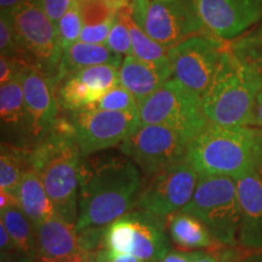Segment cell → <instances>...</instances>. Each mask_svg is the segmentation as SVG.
Masks as SVG:
<instances>
[{
    "label": "cell",
    "instance_id": "cell-24",
    "mask_svg": "<svg viewBox=\"0 0 262 262\" xmlns=\"http://www.w3.org/2000/svg\"><path fill=\"white\" fill-rule=\"evenodd\" d=\"M0 210H2L0 222L5 226L14 244L28 256L38 260L35 228L27 216L21 211L18 205H10Z\"/></svg>",
    "mask_w": 262,
    "mask_h": 262
},
{
    "label": "cell",
    "instance_id": "cell-1",
    "mask_svg": "<svg viewBox=\"0 0 262 262\" xmlns=\"http://www.w3.org/2000/svg\"><path fill=\"white\" fill-rule=\"evenodd\" d=\"M142 183L136 164L126 156L83 157L77 232L107 227L136 208Z\"/></svg>",
    "mask_w": 262,
    "mask_h": 262
},
{
    "label": "cell",
    "instance_id": "cell-38",
    "mask_svg": "<svg viewBox=\"0 0 262 262\" xmlns=\"http://www.w3.org/2000/svg\"><path fill=\"white\" fill-rule=\"evenodd\" d=\"M235 262H262V253L251 254L245 257H239Z\"/></svg>",
    "mask_w": 262,
    "mask_h": 262
},
{
    "label": "cell",
    "instance_id": "cell-29",
    "mask_svg": "<svg viewBox=\"0 0 262 262\" xmlns=\"http://www.w3.org/2000/svg\"><path fill=\"white\" fill-rule=\"evenodd\" d=\"M0 51L4 56L19 60V50L10 12H0Z\"/></svg>",
    "mask_w": 262,
    "mask_h": 262
},
{
    "label": "cell",
    "instance_id": "cell-32",
    "mask_svg": "<svg viewBox=\"0 0 262 262\" xmlns=\"http://www.w3.org/2000/svg\"><path fill=\"white\" fill-rule=\"evenodd\" d=\"M73 2L74 0H40L42 9L55 25H57L62 16L70 10Z\"/></svg>",
    "mask_w": 262,
    "mask_h": 262
},
{
    "label": "cell",
    "instance_id": "cell-19",
    "mask_svg": "<svg viewBox=\"0 0 262 262\" xmlns=\"http://www.w3.org/2000/svg\"><path fill=\"white\" fill-rule=\"evenodd\" d=\"M38 257L58 258L83 253L75 226L57 212L35 227Z\"/></svg>",
    "mask_w": 262,
    "mask_h": 262
},
{
    "label": "cell",
    "instance_id": "cell-30",
    "mask_svg": "<svg viewBox=\"0 0 262 262\" xmlns=\"http://www.w3.org/2000/svg\"><path fill=\"white\" fill-rule=\"evenodd\" d=\"M116 16L104 19L102 22H97V24L84 25L79 40L89 42V44H106Z\"/></svg>",
    "mask_w": 262,
    "mask_h": 262
},
{
    "label": "cell",
    "instance_id": "cell-7",
    "mask_svg": "<svg viewBox=\"0 0 262 262\" xmlns=\"http://www.w3.org/2000/svg\"><path fill=\"white\" fill-rule=\"evenodd\" d=\"M141 124H157L175 130L191 141L208 124L202 97L171 78L139 103Z\"/></svg>",
    "mask_w": 262,
    "mask_h": 262
},
{
    "label": "cell",
    "instance_id": "cell-18",
    "mask_svg": "<svg viewBox=\"0 0 262 262\" xmlns=\"http://www.w3.org/2000/svg\"><path fill=\"white\" fill-rule=\"evenodd\" d=\"M0 120L2 143L27 148V112L19 74L0 86Z\"/></svg>",
    "mask_w": 262,
    "mask_h": 262
},
{
    "label": "cell",
    "instance_id": "cell-11",
    "mask_svg": "<svg viewBox=\"0 0 262 262\" xmlns=\"http://www.w3.org/2000/svg\"><path fill=\"white\" fill-rule=\"evenodd\" d=\"M188 141L175 130L157 124H141L120 145V150L147 176H152L187 155Z\"/></svg>",
    "mask_w": 262,
    "mask_h": 262
},
{
    "label": "cell",
    "instance_id": "cell-28",
    "mask_svg": "<svg viewBox=\"0 0 262 262\" xmlns=\"http://www.w3.org/2000/svg\"><path fill=\"white\" fill-rule=\"evenodd\" d=\"M106 45L111 50L120 55V56H130L134 55L133 52V42H131L130 33L127 29V26L124 19L120 17L119 14L117 12L116 19L111 29L110 35H108Z\"/></svg>",
    "mask_w": 262,
    "mask_h": 262
},
{
    "label": "cell",
    "instance_id": "cell-34",
    "mask_svg": "<svg viewBox=\"0 0 262 262\" xmlns=\"http://www.w3.org/2000/svg\"><path fill=\"white\" fill-rule=\"evenodd\" d=\"M95 253H89V251H83L70 256L58 257V258H45L38 257V262H94Z\"/></svg>",
    "mask_w": 262,
    "mask_h": 262
},
{
    "label": "cell",
    "instance_id": "cell-8",
    "mask_svg": "<svg viewBox=\"0 0 262 262\" xmlns=\"http://www.w3.org/2000/svg\"><path fill=\"white\" fill-rule=\"evenodd\" d=\"M129 4L136 24L166 49L193 35L209 33L194 0H129Z\"/></svg>",
    "mask_w": 262,
    "mask_h": 262
},
{
    "label": "cell",
    "instance_id": "cell-16",
    "mask_svg": "<svg viewBox=\"0 0 262 262\" xmlns=\"http://www.w3.org/2000/svg\"><path fill=\"white\" fill-rule=\"evenodd\" d=\"M242 222L239 244L251 250L262 251V176L250 173L237 180Z\"/></svg>",
    "mask_w": 262,
    "mask_h": 262
},
{
    "label": "cell",
    "instance_id": "cell-22",
    "mask_svg": "<svg viewBox=\"0 0 262 262\" xmlns=\"http://www.w3.org/2000/svg\"><path fill=\"white\" fill-rule=\"evenodd\" d=\"M168 219L170 238L179 248L189 250L212 248L217 244L206 226L195 216L180 210Z\"/></svg>",
    "mask_w": 262,
    "mask_h": 262
},
{
    "label": "cell",
    "instance_id": "cell-12",
    "mask_svg": "<svg viewBox=\"0 0 262 262\" xmlns=\"http://www.w3.org/2000/svg\"><path fill=\"white\" fill-rule=\"evenodd\" d=\"M199 173L183 159L149 176L143 185L136 208L166 219L188 204L194 194Z\"/></svg>",
    "mask_w": 262,
    "mask_h": 262
},
{
    "label": "cell",
    "instance_id": "cell-15",
    "mask_svg": "<svg viewBox=\"0 0 262 262\" xmlns=\"http://www.w3.org/2000/svg\"><path fill=\"white\" fill-rule=\"evenodd\" d=\"M131 222L130 255L143 262H160L169 253V241L165 234V219L136 208L126 214Z\"/></svg>",
    "mask_w": 262,
    "mask_h": 262
},
{
    "label": "cell",
    "instance_id": "cell-35",
    "mask_svg": "<svg viewBox=\"0 0 262 262\" xmlns=\"http://www.w3.org/2000/svg\"><path fill=\"white\" fill-rule=\"evenodd\" d=\"M196 251H191V253H185L180 250H171L164 256L160 262H193L195 257Z\"/></svg>",
    "mask_w": 262,
    "mask_h": 262
},
{
    "label": "cell",
    "instance_id": "cell-4",
    "mask_svg": "<svg viewBox=\"0 0 262 262\" xmlns=\"http://www.w3.org/2000/svg\"><path fill=\"white\" fill-rule=\"evenodd\" d=\"M262 89V74L256 64L226 48L210 86L202 97L209 123L224 126H255L254 108Z\"/></svg>",
    "mask_w": 262,
    "mask_h": 262
},
{
    "label": "cell",
    "instance_id": "cell-5",
    "mask_svg": "<svg viewBox=\"0 0 262 262\" xmlns=\"http://www.w3.org/2000/svg\"><path fill=\"white\" fill-rule=\"evenodd\" d=\"M181 211L201 220L217 243H239L242 209L234 179L222 175H201L194 194Z\"/></svg>",
    "mask_w": 262,
    "mask_h": 262
},
{
    "label": "cell",
    "instance_id": "cell-25",
    "mask_svg": "<svg viewBox=\"0 0 262 262\" xmlns=\"http://www.w3.org/2000/svg\"><path fill=\"white\" fill-rule=\"evenodd\" d=\"M120 17L124 19L129 29L131 42H133V52L140 60L147 62H163L168 61L169 49L153 40L147 33L136 24L131 15L130 4L124 6L118 11Z\"/></svg>",
    "mask_w": 262,
    "mask_h": 262
},
{
    "label": "cell",
    "instance_id": "cell-33",
    "mask_svg": "<svg viewBox=\"0 0 262 262\" xmlns=\"http://www.w3.org/2000/svg\"><path fill=\"white\" fill-rule=\"evenodd\" d=\"M94 262H143L140 258L130 254H113L106 248L95 251Z\"/></svg>",
    "mask_w": 262,
    "mask_h": 262
},
{
    "label": "cell",
    "instance_id": "cell-37",
    "mask_svg": "<svg viewBox=\"0 0 262 262\" xmlns=\"http://www.w3.org/2000/svg\"><path fill=\"white\" fill-rule=\"evenodd\" d=\"M26 0H0V12H10Z\"/></svg>",
    "mask_w": 262,
    "mask_h": 262
},
{
    "label": "cell",
    "instance_id": "cell-13",
    "mask_svg": "<svg viewBox=\"0 0 262 262\" xmlns=\"http://www.w3.org/2000/svg\"><path fill=\"white\" fill-rule=\"evenodd\" d=\"M19 77L27 112V148H34L47 137L58 118L57 84L31 66H25Z\"/></svg>",
    "mask_w": 262,
    "mask_h": 262
},
{
    "label": "cell",
    "instance_id": "cell-40",
    "mask_svg": "<svg viewBox=\"0 0 262 262\" xmlns=\"http://www.w3.org/2000/svg\"><path fill=\"white\" fill-rule=\"evenodd\" d=\"M254 64H256V67L258 68V71H260L261 74H262V56H261L260 58H258V60H257L256 62H255Z\"/></svg>",
    "mask_w": 262,
    "mask_h": 262
},
{
    "label": "cell",
    "instance_id": "cell-14",
    "mask_svg": "<svg viewBox=\"0 0 262 262\" xmlns=\"http://www.w3.org/2000/svg\"><path fill=\"white\" fill-rule=\"evenodd\" d=\"M205 29L233 40L262 19V0H194Z\"/></svg>",
    "mask_w": 262,
    "mask_h": 262
},
{
    "label": "cell",
    "instance_id": "cell-27",
    "mask_svg": "<svg viewBox=\"0 0 262 262\" xmlns=\"http://www.w3.org/2000/svg\"><path fill=\"white\" fill-rule=\"evenodd\" d=\"M89 110L131 112V111H139V104L129 90H126L123 85L118 84L107 94H104Z\"/></svg>",
    "mask_w": 262,
    "mask_h": 262
},
{
    "label": "cell",
    "instance_id": "cell-31",
    "mask_svg": "<svg viewBox=\"0 0 262 262\" xmlns=\"http://www.w3.org/2000/svg\"><path fill=\"white\" fill-rule=\"evenodd\" d=\"M25 66L27 64H25L18 58L2 55V57H0V84L3 85L9 83L10 80L17 77Z\"/></svg>",
    "mask_w": 262,
    "mask_h": 262
},
{
    "label": "cell",
    "instance_id": "cell-41",
    "mask_svg": "<svg viewBox=\"0 0 262 262\" xmlns=\"http://www.w3.org/2000/svg\"><path fill=\"white\" fill-rule=\"evenodd\" d=\"M260 172H262V169H261V171H260Z\"/></svg>",
    "mask_w": 262,
    "mask_h": 262
},
{
    "label": "cell",
    "instance_id": "cell-20",
    "mask_svg": "<svg viewBox=\"0 0 262 262\" xmlns=\"http://www.w3.org/2000/svg\"><path fill=\"white\" fill-rule=\"evenodd\" d=\"M124 57L111 50L106 44H89L78 40L62 52L57 73V85L66 75L101 64H111L119 68Z\"/></svg>",
    "mask_w": 262,
    "mask_h": 262
},
{
    "label": "cell",
    "instance_id": "cell-23",
    "mask_svg": "<svg viewBox=\"0 0 262 262\" xmlns=\"http://www.w3.org/2000/svg\"><path fill=\"white\" fill-rule=\"evenodd\" d=\"M31 168L28 148L2 143L0 156V191H4L17 201V192L25 171Z\"/></svg>",
    "mask_w": 262,
    "mask_h": 262
},
{
    "label": "cell",
    "instance_id": "cell-6",
    "mask_svg": "<svg viewBox=\"0 0 262 262\" xmlns=\"http://www.w3.org/2000/svg\"><path fill=\"white\" fill-rule=\"evenodd\" d=\"M10 16L19 60L57 84L62 48L56 25L49 18L40 0H26L10 11Z\"/></svg>",
    "mask_w": 262,
    "mask_h": 262
},
{
    "label": "cell",
    "instance_id": "cell-10",
    "mask_svg": "<svg viewBox=\"0 0 262 262\" xmlns=\"http://www.w3.org/2000/svg\"><path fill=\"white\" fill-rule=\"evenodd\" d=\"M74 136L83 157L122 145L139 129V111L117 112L104 110H84L70 113Z\"/></svg>",
    "mask_w": 262,
    "mask_h": 262
},
{
    "label": "cell",
    "instance_id": "cell-17",
    "mask_svg": "<svg viewBox=\"0 0 262 262\" xmlns=\"http://www.w3.org/2000/svg\"><path fill=\"white\" fill-rule=\"evenodd\" d=\"M172 71L170 62H147L135 55L124 57L119 67V83L136 98L137 104L155 94L169 79Z\"/></svg>",
    "mask_w": 262,
    "mask_h": 262
},
{
    "label": "cell",
    "instance_id": "cell-26",
    "mask_svg": "<svg viewBox=\"0 0 262 262\" xmlns=\"http://www.w3.org/2000/svg\"><path fill=\"white\" fill-rule=\"evenodd\" d=\"M83 27L84 17L80 3L79 0H74L70 10L62 16V18L56 25L62 52H63L64 49L70 47V45L79 40Z\"/></svg>",
    "mask_w": 262,
    "mask_h": 262
},
{
    "label": "cell",
    "instance_id": "cell-39",
    "mask_svg": "<svg viewBox=\"0 0 262 262\" xmlns=\"http://www.w3.org/2000/svg\"><path fill=\"white\" fill-rule=\"evenodd\" d=\"M255 34H256V37H257V39L258 40H260V42H261V45H262V19H261V24H260V27H258V29L256 31V33H255Z\"/></svg>",
    "mask_w": 262,
    "mask_h": 262
},
{
    "label": "cell",
    "instance_id": "cell-21",
    "mask_svg": "<svg viewBox=\"0 0 262 262\" xmlns=\"http://www.w3.org/2000/svg\"><path fill=\"white\" fill-rule=\"evenodd\" d=\"M17 205L34 228L56 212L34 168L27 169L22 176L17 192Z\"/></svg>",
    "mask_w": 262,
    "mask_h": 262
},
{
    "label": "cell",
    "instance_id": "cell-3",
    "mask_svg": "<svg viewBox=\"0 0 262 262\" xmlns=\"http://www.w3.org/2000/svg\"><path fill=\"white\" fill-rule=\"evenodd\" d=\"M186 159L199 175L229 176L235 181L262 169V130L208 123L188 142Z\"/></svg>",
    "mask_w": 262,
    "mask_h": 262
},
{
    "label": "cell",
    "instance_id": "cell-2",
    "mask_svg": "<svg viewBox=\"0 0 262 262\" xmlns=\"http://www.w3.org/2000/svg\"><path fill=\"white\" fill-rule=\"evenodd\" d=\"M31 168L37 170L55 210L70 224H77L79 171L83 160L70 118H57L49 134L28 148Z\"/></svg>",
    "mask_w": 262,
    "mask_h": 262
},
{
    "label": "cell",
    "instance_id": "cell-9",
    "mask_svg": "<svg viewBox=\"0 0 262 262\" xmlns=\"http://www.w3.org/2000/svg\"><path fill=\"white\" fill-rule=\"evenodd\" d=\"M227 45L228 40L203 33L169 49L172 78L203 97L214 79Z\"/></svg>",
    "mask_w": 262,
    "mask_h": 262
},
{
    "label": "cell",
    "instance_id": "cell-36",
    "mask_svg": "<svg viewBox=\"0 0 262 262\" xmlns=\"http://www.w3.org/2000/svg\"><path fill=\"white\" fill-rule=\"evenodd\" d=\"M254 117H255V126L262 127V89L258 91L256 101H255Z\"/></svg>",
    "mask_w": 262,
    "mask_h": 262
}]
</instances>
